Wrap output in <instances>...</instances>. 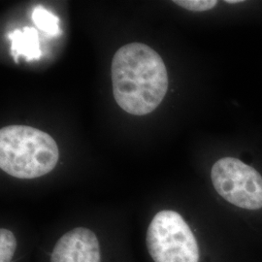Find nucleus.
<instances>
[{
	"label": "nucleus",
	"instance_id": "obj_7",
	"mask_svg": "<svg viewBox=\"0 0 262 262\" xmlns=\"http://www.w3.org/2000/svg\"><path fill=\"white\" fill-rule=\"evenodd\" d=\"M32 19L35 26L49 36L56 37L61 33L59 19L43 5H37L32 12Z\"/></svg>",
	"mask_w": 262,
	"mask_h": 262
},
{
	"label": "nucleus",
	"instance_id": "obj_1",
	"mask_svg": "<svg viewBox=\"0 0 262 262\" xmlns=\"http://www.w3.org/2000/svg\"><path fill=\"white\" fill-rule=\"evenodd\" d=\"M112 84L115 100L122 110L144 116L154 112L167 94V69L154 49L130 43L113 57Z\"/></svg>",
	"mask_w": 262,
	"mask_h": 262
},
{
	"label": "nucleus",
	"instance_id": "obj_5",
	"mask_svg": "<svg viewBox=\"0 0 262 262\" xmlns=\"http://www.w3.org/2000/svg\"><path fill=\"white\" fill-rule=\"evenodd\" d=\"M97 237L84 227H77L61 236L56 244L51 262H100Z\"/></svg>",
	"mask_w": 262,
	"mask_h": 262
},
{
	"label": "nucleus",
	"instance_id": "obj_2",
	"mask_svg": "<svg viewBox=\"0 0 262 262\" xmlns=\"http://www.w3.org/2000/svg\"><path fill=\"white\" fill-rule=\"evenodd\" d=\"M59 159L55 139L28 125H9L0 130V168L18 179H35L50 173Z\"/></svg>",
	"mask_w": 262,
	"mask_h": 262
},
{
	"label": "nucleus",
	"instance_id": "obj_10",
	"mask_svg": "<svg viewBox=\"0 0 262 262\" xmlns=\"http://www.w3.org/2000/svg\"><path fill=\"white\" fill-rule=\"evenodd\" d=\"M226 3H229V4H232V3H240V2H242L241 0H226L225 1Z\"/></svg>",
	"mask_w": 262,
	"mask_h": 262
},
{
	"label": "nucleus",
	"instance_id": "obj_6",
	"mask_svg": "<svg viewBox=\"0 0 262 262\" xmlns=\"http://www.w3.org/2000/svg\"><path fill=\"white\" fill-rule=\"evenodd\" d=\"M8 37L11 40V54L16 62H18L19 56H25L30 61L37 60L42 56L39 34L35 28L26 27L23 29H15Z\"/></svg>",
	"mask_w": 262,
	"mask_h": 262
},
{
	"label": "nucleus",
	"instance_id": "obj_3",
	"mask_svg": "<svg viewBox=\"0 0 262 262\" xmlns=\"http://www.w3.org/2000/svg\"><path fill=\"white\" fill-rule=\"evenodd\" d=\"M147 248L155 262H198L196 239L182 215L175 211H160L147 231Z\"/></svg>",
	"mask_w": 262,
	"mask_h": 262
},
{
	"label": "nucleus",
	"instance_id": "obj_4",
	"mask_svg": "<svg viewBox=\"0 0 262 262\" xmlns=\"http://www.w3.org/2000/svg\"><path fill=\"white\" fill-rule=\"evenodd\" d=\"M211 178L216 192L232 205L247 210L262 208V176L240 159H219Z\"/></svg>",
	"mask_w": 262,
	"mask_h": 262
},
{
	"label": "nucleus",
	"instance_id": "obj_8",
	"mask_svg": "<svg viewBox=\"0 0 262 262\" xmlns=\"http://www.w3.org/2000/svg\"><path fill=\"white\" fill-rule=\"evenodd\" d=\"M17 249V240L15 235L8 229L0 230V262H11Z\"/></svg>",
	"mask_w": 262,
	"mask_h": 262
},
{
	"label": "nucleus",
	"instance_id": "obj_9",
	"mask_svg": "<svg viewBox=\"0 0 262 262\" xmlns=\"http://www.w3.org/2000/svg\"><path fill=\"white\" fill-rule=\"evenodd\" d=\"M175 4L193 12H205L215 8L217 4L216 0H176Z\"/></svg>",
	"mask_w": 262,
	"mask_h": 262
}]
</instances>
